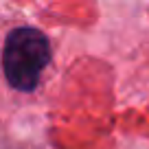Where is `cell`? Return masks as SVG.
<instances>
[{
  "label": "cell",
  "mask_w": 149,
  "mask_h": 149,
  "mask_svg": "<svg viewBox=\"0 0 149 149\" xmlns=\"http://www.w3.org/2000/svg\"><path fill=\"white\" fill-rule=\"evenodd\" d=\"M51 59V46L44 33L22 26L7 35L2 51V68L7 81L15 90L31 92L40 81V74Z\"/></svg>",
  "instance_id": "cell-1"
}]
</instances>
